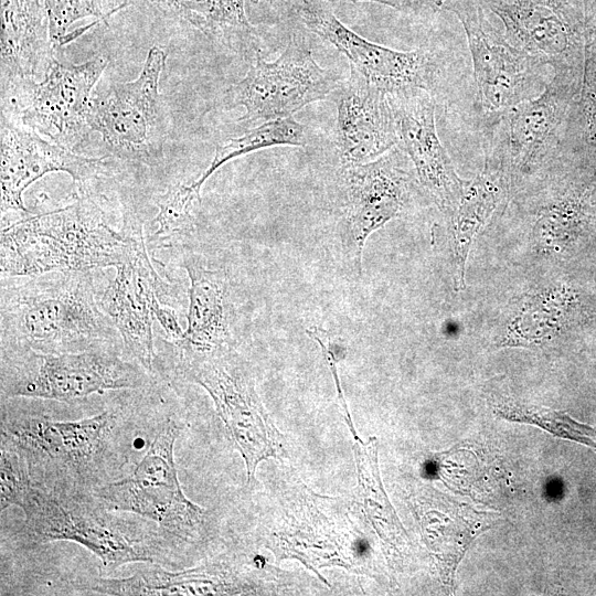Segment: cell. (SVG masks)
Instances as JSON below:
<instances>
[{"label":"cell","mask_w":596,"mask_h":596,"mask_svg":"<svg viewBox=\"0 0 596 596\" xmlns=\"http://www.w3.org/2000/svg\"><path fill=\"white\" fill-rule=\"evenodd\" d=\"M142 230L126 211L115 228L86 190L71 203L24 216L1 230V277H34L54 272H93L125 264Z\"/></svg>","instance_id":"obj_1"},{"label":"cell","mask_w":596,"mask_h":596,"mask_svg":"<svg viewBox=\"0 0 596 596\" xmlns=\"http://www.w3.org/2000/svg\"><path fill=\"white\" fill-rule=\"evenodd\" d=\"M116 332L92 272H54L1 286V345L81 352L111 344Z\"/></svg>","instance_id":"obj_2"},{"label":"cell","mask_w":596,"mask_h":596,"mask_svg":"<svg viewBox=\"0 0 596 596\" xmlns=\"http://www.w3.org/2000/svg\"><path fill=\"white\" fill-rule=\"evenodd\" d=\"M264 545L277 562L297 560L328 585L320 570L373 575L371 549L340 498L313 492L294 475L278 487Z\"/></svg>","instance_id":"obj_3"},{"label":"cell","mask_w":596,"mask_h":596,"mask_svg":"<svg viewBox=\"0 0 596 596\" xmlns=\"http://www.w3.org/2000/svg\"><path fill=\"white\" fill-rule=\"evenodd\" d=\"M147 383L148 372L135 360H125L113 344L66 353L1 345L2 397L74 403L106 391L137 390Z\"/></svg>","instance_id":"obj_4"},{"label":"cell","mask_w":596,"mask_h":596,"mask_svg":"<svg viewBox=\"0 0 596 596\" xmlns=\"http://www.w3.org/2000/svg\"><path fill=\"white\" fill-rule=\"evenodd\" d=\"M445 10L461 22L477 86L476 107L483 134L492 131L512 107L539 96L553 68L513 45L478 0H450Z\"/></svg>","instance_id":"obj_5"},{"label":"cell","mask_w":596,"mask_h":596,"mask_svg":"<svg viewBox=\"0 0 596 596\" xmlns=\"http://www.w3.org/2000/svg\"><path fill=\"white\" fill-rule=\"evenodd\" d=\"M179 368L184 379L200 385L211 396L245 462L247 482H254L260 461L284 456L285 438L256 392L248 363L234 347H227L179 355Z\"/></svg>","instance_id":"obj_6"},{"label":"cell","mask_w":596,"mask_h":596,"mask_svg":"<svg viewBox=\"0 0 596 596\" xmlns=\"http://www.w3.org/2000/svg\"><path fill=\"white\" fill-rule=\"evenodd\" d=\"M180 432L174 419H166L131 473L97 487L93 496L111 512L135 513L156 522L167 536L191 543L205 532L207 513L181 488L174 461Z\"/></svg>","instance_id":"obj_7"},{"label":"cell","mask_w":596,"mask_h":596,"mask_svg":"<svg viewBox=\"0 0 596 596\" xmlns=\"http://www.w3.org/2000/svg\"><path fill=\"white\" fill-rule=\"evenodd\" d=\"M23 532L36 543L70 541L97 556L106 571L130 563H153L155 549L138 539L93 496L34 483L20 507Z\"/></svg>","instance_id":"obj_8"},{"label":"cell","mask_w":596,"mask_h":596,"mask_svg":"<svg viewBox=\"0 0 596 596\" xmlns=\"http://www.w3.org/2000/svg\"><path fill=\"white\" fill-rule=\"evenodd\" d=\"M167 55L152 46L138 77L98 87L92 96L88 126L115 157L156 164L163 156L167 120L159 81Z\"/></svg>","instance_id":"obj_9"},{"label":"cell","mask_w":596,"mask_h":596,"mask_svg":"<svg viewBox=\"0 0 596 596\" xmlns=\"http://www.w3.org/2000/svg\"><path fill=\"white\" fill-rule=\"evenodd\" d=\"M338 86L316 62L304 35L295 33L273 62L255 51L246 75L228 88L227 96L232 107L245 108L238 121H266L292 116L327 98Z\"/></svg>","instance_id":"obj_10"},{"label":"cell","mask_w":596,"mask_h":596,"mask_svg":"<svg viewBox=\"0 0 596 596\" xmlns=\"http://www.w3.org/2000/svg\"><path fill=\"white\" fill-rule=\"evenodd\" d=\"M107 65L108 58L102 54L79 64L54 57L42 81L1 102V114L71 149L91 130L87 117L93 89Z\"/></svg>","instance_id":"obj_11"},{"label":"cell","mask_w":596,"mask_h":596,"mask_svg":"<svg viewBox=\"0 0 596 596\" xmlns=\"http://www.w3.org/2000/svg\"><path fill=\"white\" fill-rule=\"evenodd\" d=\"M582 82L554 74L536 97L509 109L486 136L499 143L515 187L560 148L575 117Z\"/></svg>","instance_id":"obj_12"},{"label":"cell","mask_w":596,"mask_h":596,"mask_svg":"<svg viewBox=\"0 0 596 596\" xmlns=\"http://www.w3.org/2000/svg\"><path fill=\"white\" fill-rule=\"evenodd\" d=\"M502 22L507 39L549 64L554 74L582 82L583 0H478Z\"/></svg>","instance_id":"obj_13"},{"label":"cell","mask_w":596,"mask_h":596,"mask_svg":"<svg viewBox=\"0 0 596 596\" xmlns=\"http://www.w3.org/2000/svg\"><path fill=\"white\" fill-rule=\"evenodd\" d=\"M294 12L309 31L333 45L350 62V70L385 93L406 88L434 91L435 57L423 49L397 51L374 43L343 24L326 0H295Z\"/></svg>","instance_id":"obj_14"},{"label":"cell","mask_w":596,"mask_h":596,"mask_svg":"<svg viewBox=\"0 0 596 596\" xmlns=\"http://www.w3.org/2000/svg\"><path fill=\"white\" fill-rule=\"evenodd\" d=\"M405 156L396 146L373 161L342 167L341 243L345 259L359 275L368 237L408 203L411 177L402 164Z\"/></svg>","instance_id":"obj_15"},{"label":"cell","mask_w":596,"mask_h":596,"mask_svg":"<svg viewBox=\"0 0 596 596\" xmlns=\"http://www.w3.org/2000/svg\"><path fill=\"white\" fill-rule=\"evenodd\" d=\"M1 219L9 213L32 214L24 205L26 188L50 172L71 175L78 190L107 174L105 158L76 155L70 148L1 114Z\"/></svg>","instance_id":"obj_16"},{"label":"cell","mask_w":596,"mask_h":596,"mask_svg":"<svg viewBox=\"0 0 596 596\" xmlns=\"http://www.w3.org/2000/svg\"><path fill=\"white\" fill-rule=\"evenodd\" d=\"M116 268L114 278L98 291L105 315L119 333L130 356L148 373L155 371L151 301L158 296L172 305V288L156 273L142 232L135 238L128 260Z\"/></svg>","instance_id":"obj_17"},{"label":"cell","mask_w":596,"mask_h":596,"mask_svg":"<svg viewBox=\"0 0 596 596\" xmlns=\"http://www.w3.org/2000/svg\"><path fill=\"white\" fill-rule=\"evenodd\" d=\"M398 137L397 147L414 166L419 185L447 215L458 205L466 182L456 172L437 134L433 92L406 88L387 93Z\"/></svg>","instance_id":"obj_18"},{"label":"cell","mask_w":596,"mask_h":596,"mask_svg":"<svg viewBox=\"0 0 596 596\" xmlns=\"http://www.w3.org/2000/svg\"><path fill=\"white\" fill-rule=\"evenodd\" d=\"M263 565L242 564L220 557L195 567L177 572L159 565L141 570L128 577H100L93 586L99 595L108 596H201L252 595L275 590L259 575Z\"/></svg>","instance_id":"obj_19"},{"label":"cell","mask_w":596,"mask_h":596,"mask_svg":"<svg viewBox=\"0 0 596 596\" xmlns=\"http://www.w3.org/2000/svg\"><path fill=\"white\" fill-rule=\"evenodd\" d=\"M334 142L342 166L373 161L398 143L387 93L350 70L336 89Z\"/></svg>","instance_id":"obj_20"},{"label":"cell","mask_w":596,"mask_h":596,"mask_svg":"<svg viewBox=\"0 0 596 596\" xmlns=\"http://www.w3.org/2000/svg\"><path fill=\"white\" fill-rule=\"evenodd\" d=\"M53 51L44 0H1V102L42 81Z\"/></svg>","instance_id":"obj_21"},{"label":"cell","mask_w":596,"mask_h":596,"mask_svg":"<svg viewBox=\"0 0 596 596\" xmlns=\"http://www.w3.org/2000/svg\"><path fill=\"white\" fill-rule=\"evenodd\" d=\"M482 171L467 181L462 196L448 216L449 243L456 290L465 288L466 263L477 234L512 195V178L501 149L489 138Z\"/></svg>","instance_id":"obj_22"},{"label":"cell","mask_w":596,"mask_h":596,"mask_svg":"<svg viewBox=\"0 0 596 596\" xmlns=\"http://www.w3.org/2000/svg\"><path fill=\"white\" fill-rule=\"evenodd\" d=\"M189 280L188 326L177 348L179 355L206 353L234 347L232 336L231 285L223 268H210L194 254L181 263Z\"/></svg>","instance_id":"obj_23"},{"label":"cell","mask_w":596,"mask_h":596,"mask_svg":"<svg viewBox=\"0 0 596 596\" xmlns=\"http://www.w3.org/2000/svg\"><path fill=\"white\" fill-rule=\"evenodd\" d=\"M353 438L358 483L349 505L376 532L387 561L390 563L401 561L407 550L408 538L382 486L377 464V439L370 437L363 443L358 436Z\"/></svg>","instance_id":"obj_24"},{"label":"cell","mask_w":596,"mask_h":596,"mask_svg":"<svg viewBox=\"0 0 596 596\" xmlns=\"http://www.w3.org/2000/svg\"><path fill=\"white\" fill-rule=\"evenodd\" d=\"M161 17L194 28L236 52L253 53L256 29L245 0H142Z\"/></svg>","instance_id":"obj_25"},{"label":"cell","mask_w":596,"mask_h":596,"mask_svg":"<svg viewBox=\"0 0 596 596\" xmlns=\"http://www.w3.org/2000/svg\"><path fill=\"white\" fill-rule=\"evenodd\" d=\"M577 297L565 285L550 286L521 299L508 320L500 347H539L568 323Z\"/></svg>","instance_id":"obj_26"},{"label":"cell","mask_w":596,"mask_h":596,"mask_svg":"<svg viewBox=\"0 0 596 596\" xmlns=\"http://www.w3.org/2000/svg\"><path fill=\"white\" fill-rule=\"evenodd\" d=\"M308 136L306 127L292 116L264 121L242 136L231 138L217 145L214 157L206 170L192 182L201 190L205 181L227 161L249 152L276 146L306 147Z\"/></svg>","instance_id":"obj_27"},{"label":"cell","mask_w":596,"mask_h":596,"mask_svg":"<svg viewBox=\"0 0 596 596\" xmlns=\"http://www.w3.org/2000/svg\"><path fill=\"white\" fill-rule=\"evenodd\" d=\"M116 423L110 411L78 421H57L66 455V468L82 469L102 451Z\"/></svg>","instance_id":"obj_28"},{"label":"cell","mask_w":596,"mask_h":596,"mask_svg":"<svg viewBox=\"0 0 596 596\" xmlns=\"http://www.w3.org/2000/svg\"><path fill=\"white\" fill-rule=\"evenodd\" d=\"M584 4V61L577 118L584 137L596 142V0Z\"/></svg>","instance_id":"obj_29"},{"label":"cell","mask_w":596,"mask_h":596,"mask_svg":"<svg viewBox=\"0 0 596 596\" xmlns=\"http://www.w3.org/2000/svg\"><path fill=\"white\" fill-rule=\"evenodd\" d=\"M200 191L192 182L170 187L157 201L158 213L153 220L157 230L152 238L163 240L190 231L195 207L201 203Z\"/></svg>","instance_id":"obj_30"},{"label":"cell","mask_w":596,"mask_h":596,"mask_svg":"<svg viewBox=\"0 0 596 596\" xmlns=\"http://www.w3.org/2000/svg\"><path fill=\"white\" fill-rule=\"evenodd\" d=\"M0 456V511L20 507L34 482L26 456L4 433H1Z\"/></svg>","instance_id":"obj_31"},{"label":"cell","mask_w":596,"mask_h":596,"mask_svg":"<svg viewBox=\"0 0 596 596\" xmlns=\"http://www.w3.org/2000/svg\"><path fill=\"white\" fill-rule=\"evenodd\" d=\"M50 34L54 50L74 41L82 34L75 28L81 21H104L97 0H44Z\"/></svg>","instance_id":"obj_32"},{"label":"cell","mask_w":596,"mask_h":596,"mask_svg":"<svg viewBox=\"0 0 596 596\" xmlns=\"http://www.w3.org/2000/svg\"><path fill=\"white\" fill-rule=\"evenodd\" d=\"M151 311L153 318L159 322L164 331L167 339L178 348L184 339V330L178 321L174 309L166 304H162L158 296L151 301Z\"/></svg>","instance_id":"obj_33"},{"label":"cell","mask_w":596,"mask_h":596,"mask_svg":"<svg viewBox=\"0 0 596 596\" xmlns=\"http://www.w3.org/2000/svg\"><path fill=\"white\" fill-rule=\"evenodd\" d=\"M137 0H97L104 19L103 23H107L110 18L128 9Z\"/></svg>","instance_id":"obj_34"},{"label":"cell","mask_w":596,"mask_h":596,"mask_svg":"<svg viewBox=\"0 0 596 596\" xmlns=\"http://www.w3.org/2000/svg\"><path fill=\"white\" fill-rule=\"evenodd\" d=\"M326 1H349V2H375L384 6H389L401 11L418 12L417 0H326Z\"/></svg>","instance_id":"obj_35"},{"label":"cell","mask_w":596,"mask_h":596,"mask_svg":"<svg viewBox=\"0 0 596 596\" xmlns=\"http://www.w3.org/2000/svg\"><path fill=\"white\" fill-rule=\"evenodd\" d=\"M450 0H417L419 11L430 10L439 11L445 10Z\"/></svg>","instance_id":"obj_36"},{"label":"cell","mask_w":596,"mask_h":596,"mask_svg":"<svg viewBox=\"0 0 596 596\" xmlns=\"http://www.w3.org/2000/svg\"><path fill=\"white\" fill-rule=\"evenodd\" d=\"M252 1H255V2H257L258 0H252Z\"/></svg>","instance_id":"obj_37"}]
</instances>
